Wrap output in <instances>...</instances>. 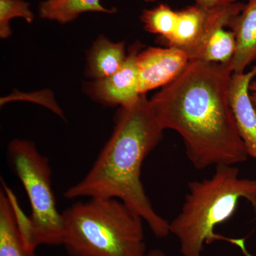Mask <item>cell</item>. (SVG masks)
Listing matches in <instances>:
<instances>
[{
  "instance_id": "6da1fadb",
  "label": "cell",
  "mask_w": 256,
  "mask_h": 256,
  "mask_svg": "<svg viewBox=\"0 0 256 256\" xmlns=\"http://www.w3.org/2000/svg\"><path fill=\"white\" fill-rule=\"evenodd\" d=\"M230 64L190 60L182 73L150 100L160 126L182 138L197 170L248 159L229 100Z\"/></svg>"
},
{
  "instance_id": "7a4b0ae2",
  "label": "cell",
  "mask_w": 256,
  "mask_h": 256,
  "mask_svg": "<svg viewBox=\"0 0 256 256\" xmlns=\"http://www.w3.org/2000/svg\"><path fill=\"white\" fill-rule=\"evenodd\" d=\"M112 136L82 180L70 186L67 200L116 198L148 224L158 238L170 234V222L156 213L141 181L144 160L163 139L150 100L141 95L132 105L119 107Z\"/></svg>"
},
{
  "instance_id": "3957f363",
  "label": "cell",
  "mask_w": 256,
  "mask_h": 256,
  "mask_svg": "<svg viewBox=\"0 0 256 256\" xmlns=\"http://www.w3.org/2000/svg\"><path fill=\"white\" fill-rule=\"evenodd\" d=\"M210 178L190 182L180 214L170 222V234L180 242L182 256H202L204 245L220 240L238 248L244 256L252 255L245 238L215 233L217 226L230 220L239 202L246 200L256 214V180L240 178L234 165H218Z\"/></svg>"
},
{
  "instance_id": "277c9868",
  "label": "cell",
  "mask_w": 256,
  "mask_h": 256,
  "mask_svg": "<svg viewBox=\"0 0 256 256\" xmlns=\"http://www.w3.org/2000/svg\"><path fill=\"white\" fill-rule=\"evenodd\" d=\"M70 256H143L142 218L116 198H89L62 212Z\"/></svg>"
},
{
  "instance_id": "5b68a950",
  "label": "cell",
  "mask_w": 256,
  "mask_h": 256,
  "mask_svg": "<svg viewBox=\"0 0 256 256\" xmlns=\"http://www.w3.org/2000/svg\"><path fill=\"white\" fill-rule=\"evenodd\" d=\"M8 162L28 194L31 215L28 216L33 247L63 244L62 213L56 208L52 190L50 160L42 156L34 143L14 139L6 149Z\"/></svg>"
},
{
  "instance_id": "8992f818",
  "label": "cell",
  "mask_w": 256,
  "mask_h": 256,
  "mask_svg": "<svg viewBox=\"0 0 256 256\" xmlns=\"http://www.w3.org/2000/svg\"><path fill=\"white\" fill-rule=\"evenodd\" d=\"M242 2L208 10L206 25L201 38L188 53L190 60H201L227 64L232 63L236 52V37L233 31H227L234 18L242 11Z\"/></svg>"
},
{
  "instance_id": "52a82bcc",
  "label": "cell",
  "mask_w": 256,
  "mask_h": 256,
  "mask_svg": "<svg viewBox=\"0 0 256 256\" xmlns=\"http://www.w3.org/2000/svg\"><path fill=\"white\" fill-rule=\"evenodd\" d=\"M142 44L136 42L130 47L124 65L106 78L86 82L84 90L92 100L108 107H127L140 97L138 90L136 58Z\"/></svg>"
},
{
  "instance_id": "ba28073f",
  "label": "cell",
  "mask_w": 256,
  "mask_h": 256,
  "mask_svg": "<svg viewBox=\"0 0 256 256\" xmlns=\"http://www.w3.org/2000/svg\"><path fill=\"white\" fill-rule=\"evenodd\" d=\"M190 60L184 50L175 47H150L138 54V90L140 95L174 82L185 68Z\"/></svg>"
},
{
  "instance_id": "9c48e42d",
  "label": "cell",
  "mask_w": 256,
  "mask_h": 256,
  "mask_svg": "<svg viewBox=\"0 0 256 256\" xmlns=\"http://www.w3.org/2000/svg\"><path fill=\"white\" fill-rule=\"evenodd\" d=\"M256 77V64L247 73L233 74L229 87V100L248 154L256 160V114L249 96V86Z\"/></svg>"
},
{
  "instance_id": "30bf717a",
  "label": "cell",
  "mask_w": 256,
  "mask_h": 256,
  "mask_svg": "<svg viewBox=\"0 0 256 256\" xmlns=\"http://www.w3.org/2000/svg\"><path fill=\"white\" fill-rule=\"evenodd\" d=\"M0 256H35L28 252L18 225L14 194L1 178Z\"/></svg>"
},
{
  "instance_id": "8fae6325",
  "label": "cell",
  "mask_w": 256,
  "mask_h": 256,
  "mask_svg": "<svg viewBox=\"0 0 256 256\" xmlns=\"http://www.w3.org/2000/svg\"><path fill=\"white\" fill-rule=\"evenodd\" d=\"M236 37V52L230 66L233 74L245 73L256 62V0H248L245 8L230 24Z\"/></svg>"
},
{
  "instance_id": "7c38bea8",
  "label": "cell",
  "mask_w": 256,
  "mask_h": 256,
  "mask_svg": "<svg viewBox=\"0 0 256 256\" xmlns=\"http://www.w3.org/2000/svg\"><path fill=\"white\" fill-rule=\"evenodd\" d=\"M126 57L124 42H112L99 35L88 52L85 74L94 80L110 76L124 65Z\"/></svg>"
},
{
  "instance_id": "4fadbf2b",
  "label": "cell",
  "mask_w": 256,
  "mask_h": 256,
  "mask_svg": "<svg viewBox=\"0 0 256 256\" xmlns=\"http://www.w3.org/2000/svg\"><path fill=\"white\" fill-rule=\"evenodd\" d=\"M208 10L196 4L178 10L176 28L166 44L180 48L186 54L190 52L201 38Z\"/></svg>"
},
{
  "instance_id": "5bb4252c",
  "label": "cell",
  "mask_w": 256,
  "mask_h": 256,
  "mask_svg": "<svg viewBox=\"0 0 256 256\" xmlns=\"http://www.w3.org/2000/svg\"><path fill=\"white\" fill-rule=\"evenodd\" d=\"M116 9H108L100 0H45L38 6V16L62 24L74 22L86 12L114 14Z\"/></svg>"
},
{
  "instance_id": "9a60e30c",
  "label": "cell",
  "mask_w": 256,
  "mask_h": 256,
  "mask_svg": "<svg viewBox=\"0 0 256 256\" xmlns=\"http://www.w3.org/2000/svg\"><path fill=\"white\" fill-rule=\"evenodd\" d=\"M140 18L146 31L159 35L166 44L176 28L178 11L172 9L168 4H160L152 9L143 10Z\"/></svg>"
},
{
  "instance_id": "2e32d148",
  "label": "cell",
  "mask_w": 256,
  "mask_h": 256,
  "mask_svg": "<svg viewBox=\"0 0 256 256\" xmlns=\"http://www.w3.org/2000/svg\"><path fill=\"white\" fill-rule=\"evenodd\" d=\"M30 3L24 0H0V37L3 40L9 38L12 34L10 21L20 18L32 24L34 14L30 8Z\"/></svg>"
},
{
  "instance_id": "e0dca14e",
  "label": "cell",
  "mask_w": 256,
  "mask_h": 256,
  "mask_svg": "<svg viewBox=\"0 0 256 256\" xmlns=\"http://www.w3.org/2000/svg\"><path fill=\"white\" fill-rule=\"evenodd\" d=\"M146 2H153L156 0H144ZM196 4L206 10L214 9L220 6L236 2L237 0H195Z\"/></svg>"
},
{
  "instance_id": "ac0fdd59",
  "label": "cell",
  "mask_w": 256,
  "mask_h": 256,
  "mask_svg": "<svg viewBox=\"0 0 256 256\" xmlns=\"http://www.w3.org/2000/svg\"><path fill=\"white\" fill-rule=\"evenodd\" d=\"M249 96L256 114V80H252L249 86Z\"/></svg>"
},
{
  "instance_id": "d6986e66",
  "label": "cell",
  "mask_w": 256,
  "mask_h": 256,
  "mask_svg": "<svg viewBox=\"0 0 256 256\" xmlns=\"http://www.w3.org/2000/svg\"><path fill=\"white\" fill-rule=\"evenodd\" d=\"M143 256H166L164 252L161 250V249L154 248L150 250H148L146 252Z\"/></svg>"
}]
</instances>
